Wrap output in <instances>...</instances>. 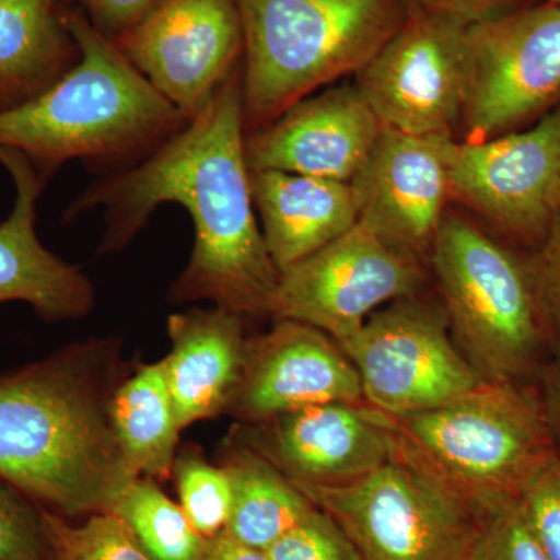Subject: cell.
I'll return each mask as SVG.
<instances>
[{"label":"cell","instance_id":"27","mask_svg":"<svg viewBox=\"0 0 560 560\" xmlns=\"http://www.w3.org/2000/svg\"><path fill=\"white\" fill-rule=\"evenodd\" d=\"M463 560H550L530 530L518 499L485 504Z\"/></svg>","mask_w":560,"mask_h":560},{"label":"cell","instance_id":"22","mask_svg":"<svg viewBox=\"0 0 560 560\" xmlns=\"http://www.w3.org/2000/svg\"><path fill=\"white\" fill-rule=\"evenodd\" d=\"M220 466L232 488L224 530L243 545L267 550L316 508L275 464L237 438L224 445Z\"/></svg>","mask_w":560,"mask_h":560},{"label":"cell","instance_id":"21","mask_svg":"<svg viewBox=\"0 0 560 560\" xmlns=\"http://www.w3.org/2000/svg\"><path fill=\"white\" fill-rule=\"evenodd\" d=\"M73 0H0V113L39 97L75 68Z\"/></svg>","mask_w":560,"mask_h":560},{"label":"cell","instance_id":"36","mask_svg":"<svg viewBox=\"0 0 560 560\" xmlns=\"http://www.w3.org/2000/svg\"><path fill=\"white\" fill-rule=\"evenodd\" d=\"M552 2H560V0H552Z\"/></svg>","mask_w":560,"mask_h":560},{"label":"cell","instance_id":"19","mask_svg":"<svg viewBox=\"0 0 560 560\" xmlns=\"http://www.w3.org/2000/svg\"><path fill=\"white\" fill-rule=\"evenodd\" d=\"M245 319L215 305L168 316L172 349L161 361L180 430L226 415L248 348Z\"/></svg>","mask_w":560,"mask_h":560},{"label":"cell","instance_id":"33","mask_svg":"<svg viewBox=\"0 0 560 560\" xmlns=\"http://www.w3.org/2000/svg\"><path fill=\"white\" fill-rule=\"evenodd\" d=\"M410 3L419 9L458 18L470 25L521 9L526 5V0H410Z\"/></svg>","mask_w":560,"mask_h":560},{"label":"cell","instance_id":"3","mask_svg":"<svg viewBox=\"0 0 560 560\" xmlns=\"http://www.w3.org/2000/svg\"><path fill=\"white\" fill-rule=\"evenodd\" d=\"M66 22L79 65L39 97L0 113V147L24 154L46 184L70 161L103 176L128 171L189 121L79 7Z\"/></svg>","mask_w":560,"mask_h":560},{"label":"cell","instance_id":"31","mask_svg":"<svg viewBox=\"0 0 560 560\" xmlns=\"http://www.w3.org/2000/svg\"><path fill=\"white\" fill-rule=\"evenodd\" d=\"M528 267L537 294L555 330L560 329V205Z\"/></svg>","mask_w":560,"mask_h":560},{"label":"cell","instance_id":"24","mask_svg":"<svg viewBox=\"0 0 560 560\" xmlns=\"http://www.w3.org/2000/svg\"><path fill=\"white\" fill-rule=\"evenodd\" d=\"M108 514L127 526L151 560H200L208 541L154 478L139 477L132 481Z\"/></svg>","mask_w":560,"mask_h":560},{"label":"cell","instance_id":"12","mask_svg":"<svg viewBox=\"0 0 560 560\" xmlns=\"http://www.w3.org/2000/svg\"><path fill=\"white\" fill-rule=\"evenodd\" d=\"M451 200L525 245H539L560 205V106L525 130L453 140Z\"/></svg>","mask_w":560,"mask_h":560},{"label":"cell","instance_id":"32","mask_svg":"<svg viewBox=\"0 0 560 560\" xmlns=\"http://www.w3.org/2000/svg\"><path fill=\"white\" fill-rule=\"evenodd\" d=\"M91 24L110 40L119 39L158 0H73Z\"/></svg>","mask_w":560,"mask_h":560},{"label":"cell","instance_id":"14","mask_svg":"<svg viewBox=\"0 0 560 560\" xmlns=\"http://www.w3.org/2000/svg\"><path fill=\"white\" fill-rule=\"evenodd\" d=\"M393 416L366 400L329 401L243 425L232 436L265 456L294 485L359 480L394 459Z\"/></svg>","mask_w":560,"mask_h":560},{"label":"cell","instance_id":"8","mask_svg":"<svg viewBox=\"0 0 560 560\" xmlns=\"http://www.w3.org/2000/svg\"><path fill=\"white\" fill-rule=\"evenodd\" d=\"M560 106V2L523 5L467 27L463 142L522 130Z\"/></svg>","mask_w":560,"mask_h":560},{"label":"cell","instance_id":"5","mask_svg":"<svg viewBox=\"0 0 560 560\" xmlns=\"http://www.w3.org/2000/svg\"><path fill=\"white\" fill-rule=\"evenodd\" d=\"M394 423V458L475 508L518 499L559 448L537 383L485 382Z\"/></svg>","mask_w":560,"mask_h":560},{"label":"cell","instance_id":"29","mask_svg":"<svg viewBox=\"0 0 560 560\" xmlns=\"http://www.w3.org/2000/svg\"><path fill=\"white\" fill-rule=\"evenodd\" d=\"M518 501L541 550L550 560H560V445Z\"/></svg>","mask_w":560,"mask_h":560},{"label":"cell","instance_id":"17","mask_svg":"<svg viewBox=\"0 0 560 560\" xmlns=\"http://www.w3.org/2000/svg\"><path fill=\"white\" fill-rule=\"evenodd\" d=\"M383 130L359 88L338 86L294 103L246 136L249 171H279L350 183Z\"/></svg>","mask_w":560,"mask_h":560},{"label":"cell","instance_id":"20","mask_svg":"<svg viewBox=\"0 0 560 560\" xmlns=\"http://www.w3.org/2000/svg\"><path fill=\"white\" fill-rule=\"evenodd\" d=\"M254 208L280 272L359 223L350 183L279 171H249Z\"/></svg>","mask_w":560,"mask_h":560},{"label":"cell","instance_id":"28","mask_svg":"<svg viewBox=\"0 0 560 560\" xmlns=\"http://www.w3.org/2000/svg\"><path fill=\"white\" fill-rule=\"evenodd\" d=\"M264 552L268 560H363L345 530L319 508Z\"/></svg>","mask_w":560,"mask_h":560},{"label":"cell","instance_id":"26","mask_svg":"<svg viewBox=\"0 0 560 560\" xmlns=\"http://www.w3.org/2000/svg\"><path fill=\"white\" fill-rule=\"evenodd\" d=\"M172 477L178 489L179 506L190 525L205 539L226 529L232 506V488L226 470L213 466L200 448L189 447L176 455Z\"/></svg>","mask_w":560,"mask_h":560},{"label":"cell","instance_id":"34","mask_svg":"<svg viewBox=\"0 0 560 560\" xmlns=\"http://www.w3.org/2000/svg\"><path fill=\"white\" fill-rule=\"evenodd\" d=\"M536 383L548 425L560 445V329L555 331L550 352L544 361Z\"/></svg>","mask_w":560,"mask_h":560},{"label":"cell","instance_id":"35","mask_svg":"<svg viewBox=\"0 0 560 560\" xmlns=\"http://www.w3.org/2000/svg\"><path fill=\"white\" fill-rule=\"evenodd\" d=\"M200 560H268L264 551L232 539L226 530L206 541Z\"/></svg>","mask_w":560,"mask_h":560},{"label":"cell","instance_id":"9","mask_svg":"<svg viewBox=\"0 0 560 560\" xmlns=\"http://www.w3.org/2000/svg\"><path fill=\"white\" fill-rule=\"evenodd\" d=\"M340 346L363 399L393 418L441 407L485 383L453 340L441 302L420 294L375 312Z\"/></svg>","mask_w":560,"mask_h":560},{"label":"cell","instance_id":"18","mask_svg":"<svg viewBox=\"0 0 560 560\" xmlns=\"http://www.w3.org/2000/svg\"><path fill=\"white\" fill-rule=\"evenodd\" d=\"M0 165L16 187V201L0 223V304L25 302L46 323L86 318L95 305L90 278L40 243L38 200L47 184L20 151L0 147Z\"/></svg>","mask_w":560,"mask_h":560},{"label":"cell","instance_id":"13","mask_svg":"<svg viewBox=\"0 0 560 560\" xmlns=\"http://www.w3.org/2000/svg\"><path fill=\"white\" fill-rule=\"evenodd\" d=\"M114 43L187 120L241 68L245 55L237 0H158Z\"/></svg>","mask_w":560,"mask_h":560},{"label":"cell","instance_id":"25","mask_svg":"<svg viewBox=\"0 0 560 560\" xmlns=\"http://www.w3.org/2000/svg\"><path fill=\"white\" fill-rule=\"evenodd\" d=\"M47 560H151L113 514H95L83 523L39 510Z\"/></svg>","mask_w":560,"mask_h":560},{"label":"cell","instance_id":"23","mask_svg":"<svg viewBox=\"0 0 560 560\" xmlns=\"http://www.w3.org/2000/svg\"><path fill=\"white\" fill-rule=\"evenodd\" d=\"M121 452L140 477L167 481L178 455L180 430L162 361L138 364L110 405Z\"/></svg>","mask_w":560,"mask_h":560},{"label":"cell","instance_id":"15","mask_svg":"<svg viewBox=\"0 0 560 560\" xmlns=\"http://www.w3.org/2000/svg\"><path fill=\"white\" fill-rule=\"evenodd\" d=\"M453 136H411L383 128L355 178L359 221L386 245L422 260L451 201Z\"/></svg>","mask_w":560,"mask_h":560},{"label":"cell","instance_id":"1","mask_svg":"<svg viewBox=\"0 0 560 560\" xmlns=\"http://www.w3.org/2000/svg\"><path fill=\"white\" fill-rule=\"evenodd\" d=\"M242 86L241 66L145 161L92 183L66 220L102 208L106 228L97 253L106 256L127 248L161 205L183 206L195 228L194 250L168 289V302L209 301L248 318L270 316L280 271L254 208Z\"/></svg>","mask_w":560,"mask_h":560},{"label":"cell","instance_id":"7","mask_svg":"<svg viewBox=\"0 0 560 560\" xmlns=\"http://www.w3.org/2000/svg\"><path fill=\"white\" fill-rule=\"evenodd\" d=\"M296 486L363 560H463L480 512L397 458L345 485Z\"/></svg>","mask_w":560,"mask_h":560},{"label":"cell","instance_id":"30","mask_svg":"<svg viewBox=\"0 0 560 560\" xmlns=\"http://www.w3.org/2000/svg\"><path fill=\"white\" fill-rule=\"evenodd\" d=\"M0 560H47L39 510L2 480Z\"/></svg>","mask_w":560,"mask_h":560},{"label":"cell","instance_id":"6","mask_svg":"<svg viewBox=\"0 0 560 560\" xmlns=\"http://www.w3.org/2000/svg\"><path fill=\"white\" fill-rule=\"evenodd\" d=\"M430 260L453 340L482 381L536 383L556 330L528 261L456 213Z\"/></svg>","mask_w":560,"mask_h":560},{"label":"cell","instance_id":"11","mask_svg":"<svg viewBox=\"0 0 560 560\" xmlns=\"http://www.w3.org/2000/svg\"><path fill=\"white\" fill-rule=\"evenodd\" d=\"M469 24L411 5L407 21L355 73V86L386 130L453 136L464 95Z\"/></svg>","mask_w":560,"mask_h":560},{"label":"cell","instance_id":"16","mask_svg":"<svg viewBox=\"0 0 560 560\" xmlns=\"http://www.w3.org/2000/svg\"><path fill=\"white\" fill-rule=\"evenodd\" d=\"M357 400H364L359 374L340 342L308 324L275 319L267 334L249 338L226 415L259 425L300 408Z\"/></svg>","mask_w":560,"mask_h":560},{"label":"cell","instance_id":"2","mask_svg":"<svg viewBox=\"0 0 560 560\" xmlns=\"http://www.w3.org/2000/svg\"><path fill=\"white\" fill-rule=\"evenodd\" d=\"M120 337L70 342L0 374V480L61 517L108 514L138 480L110 405L128 377Z\"/></svg>","mask_w":560,"mask_h":560},{"label":"cell","instance_id":"4","mask_svg":"<svg viewBox=\"0 0 560 560\" xmlns=\"http://www.w3.org/2000/svg\"><path fill=\"white\" fill-rule=\"evenodd\" d=\"M246 136L357 73L407 21L410 0H237Z\"/></svg>","mask_w":560,"mask_h":560},{"label":"cell","instance_id":"10","mask_svg":"<svg viewBox=\"0 0 560 560\" xmlns=\"http://www.w3.org/2000/svg\"><path fill=\"white\" fill-rule=\"evenodd\" d=\"M420 260L386 245L363 223L280 272L270 316L308 324L349 341L390 302L419 296Z\"/></svg>","mask_w":560,"mask_h":560}]
</instances>
